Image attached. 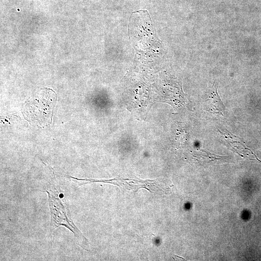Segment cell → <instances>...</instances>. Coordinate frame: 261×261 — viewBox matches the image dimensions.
Segmentation results:
<instances>
[{
	"label": "cell",
	"mask_w": 261,
	"mask_h": 261,
	"mask_svg": "<svg viewBox=\"0 0 261 261\" xmlns=\"http://www.w3.org/2000/svg\"><path fill=\"white\" fill-rule=\"evenodd\" d=\"M43 91L38 96L26 102L24 114L29 121L34 120L40 125L48 124L51 120L53 107L57 96L52 92Z\"/></svg>",
	"instance_id": "7a4b0ae2"
},
{
	"label": "cell",
	"mask_w": 261,
	"mask_h": 261,
	"mask_svg": "<svg viewBox=\"0 0 261 261\" xmlns=\"http://www.w3.org/2000/svg\"><path fill=\"white\" fill-rule=\"evenodd\" d=\"M204 108L207 112L212 114L223 116L225 107L221 101L217 91V87L211 91L204 102Z\"/></svg>",
	"instance_id": "277c9868"
},
{
	"label": "cell",
	"mask_w": 261,
	"mask_h": 261,
	"mask_svg": "<svg viewBox=\"0 0 261 261\" xmlns=\"http://www.w3.org/2000/svg\"><path fill=\"white\" fill-rule=\"evenodd\" d=\"M55 181L52 180L50 182L45 189L48 195L51 232H53L58 227L64 226L73 233L79 246L87 250V241L72 221L67 204L61 199L62 194Z\"/></svg>",
	"instance_id": "6da1fadb"
},
{
	"label": "cell",
	"mask_w": 261,
	"mask_h": 261,
	"mask_svg": "<svg viewBox=\"0 0 261 261\" xmlns=\"http://www.w3.org/2000/svg\"><path fill=\"white\" fill-rule=\"evenodd\" d=\"M91 182H103L111 183L124 189L131 190L136 191L138 189L145 188L150 192H161L162 186L159 183L158 180H142L135 179H112L110 180H95L90 179Z\"/></svg>",
	"instance_id": "3957f363"
}]
</instances>
